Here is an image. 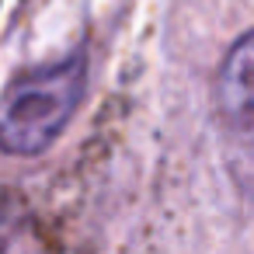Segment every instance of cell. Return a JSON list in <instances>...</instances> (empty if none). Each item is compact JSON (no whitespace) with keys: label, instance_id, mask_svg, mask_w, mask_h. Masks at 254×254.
<instances>
[{"label":"cell","instance_id":"6da1fadb","mask_svg":"<svg viewBox=\"0 0 254 254\" xmlns=\"http://www.w3.org/2000/svg\"><path fill=\"white\" fill-rule=\"evenodd\" d=\"M87 87V56L18 73L0 91V150L14 157L42 153L70 122Z\"/></svg>","mask_w":254,"mask_h":254},{"label":"cell","instance_id":"7a4b0ae2","mask_svg":"<svg viewBox=\"0 0 254 254\" xmlns=\"http://www.w3.org/2000/svg\"><path fill=\"white\" fill-rule=\"evenodd\" d=\"M219 119L240 139H254V28L240 35L216 73Z\"/></svg>","mask_w":254,"mask_h":254},{"label":"cell","instance_id":"3957f363","mask_svg":"<svg viewBox=\"0 0 254 254\" xmlns=\"http://www.w3.org/2000/svg\"><path fill=\"white\" fill-rule=\"evenodd\" d=\"M0 230H4V223H0ZM0 244H4V233H0Z\"/></svg>","mask_w":254,"mask_h":254}]
</instances>
